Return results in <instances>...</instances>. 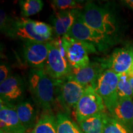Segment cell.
Wrapping results in <instances>:
<instances>
[{
	"mask_svg": "<svg viewBox=\"0 0 133 133\" xmlns=\"http://www.w3.org/2000/svg\"><path fill=\"white\" fill-rule=\"evenodd\" d=\"M27 86L36 105L43 112H52L56 102L54 79L44 69H32L28 74Z\"/></svg>",
	"mask_w": 133,
	"mask_h": 133,
	"instance_id": "6da1fadb",
	"label": "cell"
},
{
	"mask_svg": "<svg viewBox=\"0 0 133 133\" xmlns=\"http://www.w3.org/2000/svg\"><path fill=\"white\" fill-rule=\"evenodd\" d=\"M81 16L88 26L116 39L118 24L114 15L107 9L89 2L84 6Z\"/></svg>",
	"mask_w": 133,
	"mask_h": 133,
	"instance_id": "7a4b0ae2",
	"label": "cell"
},
{
	"mask_svg": "<svg viewBox=\"0 0 133 133\" xmlns=\"http://www.w3.org/2000/svg\"><path fill=\"white\" fill-rule=\"evenodd\" d=\"M70 37L95 46L97 51L104 52L115 44L116 39L99 32L88 26L81 16L79 11L74 25L67 34Z\"/></svg>",
	"mask_w": 133,
	"mask_h": 133,
	"instance_id": "3957f363",
	"label": "cell"
},
{
	"mask_svg": "<svg viewBox=\"0 0 133 133\" xmlns=\"http://www.w3.org/2000/svg\"><path fill=\"white\" fill-rule=\"evenodd\" d=\"M63 49L71 69H81L90 64L89 54L97 53L92 44L70 37L67 35L61 38Z\"/></svg>",
	"mask_w": 133,
	"mask_h": 133,
	"instance_id": "277c9868",
	"label": "cell"
},
{
	"mask_svg": "<svg viewBox=\"0 0 133 133\" xmlns=\"http://www.w3.org/2000/svg\"><path fill=\"white\" fill-rule=\"evenodd\" d=\"M54 85L56 99L65 114H70L71 110L75 109L86 87L67 76L61 79H54Z\"/></svg>",
	"mask_w": 133,
	"mask_h": 133,
	"instance_id": "5b68a950",
	"label": "cell"
},
{
	"mask_svg": "<svg viewBox=\"0 0 133 133\" xmlns=\"http://www.w3.org/2000/svg\"><path fill=\"white\" fill-rule=\"evenodd\" d=\"M49 53L44 70L54 79L65 77L70 73L71 68L68 62L63 49L62 40L53 39L48 42Z\"/></svg>",
	"mask_w": 133,
	"mask_h": 133,
	"instance_id": "8992f818",
	"label": "cell"
},
{
	"mask_svg": "<svg viewBox=\"0 0 133 133\" xmlns=\"http://www.w3.org/2000/svg\"><path fill=\"white\" fill-rule=\"evenodd\" d=\"M105 109L102 98L92 86H88L75 107V116L79 123L99 113L105 112Z\"/></svg>",
	"mask_w": 133,
	"mask_h": 133,
	"instance_id": "52a82bcc",
	"label": "cell"
},
{
	"mask_svg": "<svg viewBox=\"0 0 133 133\" xmlns=\"http://www.w3.org/2000/svg\"><path fill=\"white\" fill-rule=\"evenodd\" d=\"M119 74L110 70L102 71L96 83L94 90L104 101L106 109L110 110L118 100L117 89Z\"/></svg>",
	"mask_w": 133,
	"mask_h": 133,
	"instance_id": "ba28073f",
	"label": "cell"
},
{
	"mask_svg": "<svg viewBox=\"0 0 133 133\" xmlns=\"http://www.w3.org/2000/svg\"><path fill=\"white\" fill-rule=\"evenodd\" d=\"M25 90L26 85L22 78L17 74L11 75L0 84V101L14 105L22 101Z\"/></svg>",
	"mask_w": 133,
	"mask_h": 133,
	"instance_id": "9c48e42d",
	"label": "cell"
},
{
	"mask_svg": "<svg viewBox=\"0 0 133 133\" xmlns=\"http://www.w3.org/2000/svg\"><path fill=\"white\" fill-rule=\"evenodd\" d=\"M101 64L105 70H110L118 74H128L133 64L132 47L116 48Z\"/></svg>",
	"mask_w": 133,
	"mask_h": 133,
	"instance_id": "30bf717a",
	"label": "cell"
},
{
	"mask_svg": "<svg viewBox=\"0 0 133 133\" xmlns=\"http://www.w3.org/2000/svg\"><path fill=\"white\" fill-rule=\"evenodd\" d=\"M49 53L48 42L24 41L22 54L25 62L34 69H44Z\"/></svg>",
	"mask_w": 133,
	"mask_h": 133,
	"instance_id": "8fae6325",
	"label": "cell"
},
{
	"mask_svg": "<svg viewBox=\"0 0 133 133\" xmlns=\"http://www.w3.org/2000/svg\"><path fill=\"white\" fill-rule=\"evenodd\" d=\"M104 70L101 63L90 62L83 68L71 69L67 76L84 87L92 86L94 89L100 75Z\"/></svg>",
	"mask_w": 133,
	"mask_h": 133,
	"instance_id": "7c38bea8",
	"label": "cell"
},
{
	"mask_svg": "<svg viewBox=\"0 0 133 133\" xmlns=\"http://www.w3.org/2000/svg\"><path fill=\"white\" fill-rule=\"evenodd\" d=\"M0 128L6 133H27L17 114L16 106L1 101Z\"/></svg>",
	"mask_w": 133,
	"mask_h": 133,
	"instance_id": "4fadbf2b",
	"label": "cell"
},
{
	"mask_svg": "<svg viewBox=\"0 0 133 133\" xmlns=\"http://www.w3.org/2000/svg\"><path fill=\"white\" fill-rule=\"evenodd\" d=\"M10 38L24 41L47 43L44 38L36 34L34 30V21L26 17L16 19Z\"/></svg>",
	"mask_w": 133,
	"mask_h": 133,
	"instance_id": "5bb4252c",
	"label": "cell"
},
{
	"mask_svg": "<svg viewBox=\"0 0 133 133\" xmlns=\"http://www.w3.org/2000/svg\"><path fill=\"white\" fill-rule=\"evenodd\" d=\"M109 112L110 116L133 131V101L132 99H118Z\"/></svg>",
	"mask_w": 133,
	"mask_h": 133,
	"instance_id": "9a60e30c",
	"label": "cell"
},
{
	"mask_svg": "<svg viewBox=\"0 0 133 133\" xmlns=\"http://www.w3.org/2000/svg\"><path fill=\"white\" fill-rule=\"evenodd\" d=\"M79 10L56 11L51 17L55 33L59 36L68 34L79 12Z\"/></svg>",
	"mask_w": 133,
	"mask_h": 133,
	"instance_id": "2e32d148",
	"label": "cell"
},
{
	"mask_svg": "<svg viewBox=\"0 0 133 133\" xmlns=\"http://www.w3.org/2000/svg\"><path fill=\"white\" fill-rule=\"evenodd\" d=\"M16 110L26 132L30 133L38 120L37 112L33 102L29 100L21 101L16 105Z\"/></svg>",
	"mask_w": 133,
	"mask_h": 133,
	"instance_id": "e0dca14e",
	"label": "cell"
},
{
	"mask_svg": "<svg viewBox=\"0 0 133 133\" xmlns=\"http://www.w3.org/2000/svg\"><path fill=\"white\" fill-rule=\"evenodd\" d=\"M107 114L101 112L78 123L83 133H103Z\"/></svg>",
	"mask_w": 133,
	"mask_h": 133,
	"instance_id": "ac0fdd59",
	"label": "cell"
},
{
	"mask_svg": "<svg viewBox=\"0 0 133 133\" xmlns=\"http://www.w3.org/2000/svg\"><path fill=\"white\" fill-rule=\"evenodd\" d=\"M30 133H57L56 117L52 112H43Z\"/></svg>",
	"mask_w": 133,
	"mask_h": 133,
	"instance_id": "d6986e66",
	"label": "cell"
},
{
	"mask_svg": "<svg viewBox=\"0 0 133 133\" xmlns=\"http://www.w3.org/2000/svg\"><path fill=\"white\" fill-rule=\"evenodd\" d=\"M56 122L57 133H83L80 127L65 113H59L56 116Z\"/></svg>",
	"mask_w": 133,
	"mask_h": 133,
	"instance_id": "ffe728a7",
	"label": "cell"
},
{
	"mask_svg": "<svg viewBox=\"0 0 133 133\" xmlns=\"http://www.w3.org/2000/svg\"><path fill=\"white\" fill-rule=\"evenodd\" d=\"M22 16L25 17L33 16L43 9L44 3L41 0H23L19 1Z\"/></svg>",
	"mask_w": 133,
	"mask_h": 133,
	"instance_id": "44dd1931",
	"label": "cell"
},
{
	"mask_svg": "<svg viewBox=\"0 0 133 133\" xmlns=\"http://www.w3.org/2000/svg\"><path fill=\"white\" fill-rule=\"evenodd\" d=\"M103 133H133V131L107 114Z\"/></svg>",
	"mask_w": 133,
	"mask_h": 133,
	"instance_id": "7402d4cb",
	"label": "cell"
},
{
	"mask_svg": "<svg viewBox=\"0 0 133 133\" xmlns=\"http://www.w3.org/2000/svg\"><path fill=\"white\" fill-rule=\"evenodd\" d=\"M117 92L118 99H133V91L127 74H119Z\"/></svg>",
	"mask_w": 133,
	"mask_h": 133,
	"instance_id": "603a6c76",
	"label": "cell"
},
{
	"mask_svg": "<svg viewBox=\"0 0 133 133\" xmlns=\"http://www.w3.org/2000/svg\"><path fill=\"white\" fill-rule=\"evenodd\" d=\"M52 4L53 8L58 11L79 10L83 8L81 1L74 0H54L52 1Z\"/></svg>",
	"mask_w": 133,
	"mask_h": 133,
	"instance_id": "cb8c5ba5",
	"label": "cell"
},
{
	"mask_svg": "<svg viewBox=\"0 0 133 133\" xmlns=\"http://www.w3.org/2000/svg\"><path fill=\"white\" fill-rule=\"evenodd\" d=\"M15 20L1 9L0 11V30L1 32L10 37L14 28Z\"/></svg>",
	"mask_w": 133,
	"mask_h": 133,
	"instance_id": "d4e9b609",
	"label": "cell"
},
{
	"mask_svg": "<svg viewBox=\"0 0 133 133\" xmlns=\"http://www.w3.org/2000/svg\"><path fill=\"white\" fill-rule=\"evenodd\" d=\"M34 30L36 34L46 39L47 42L53 40L52 27L43 22L34 21Z\"/></svg>",
	"mask_w": 133,
	"mask_h": 133,
	"instance_id": "484cf974",
	"label": "cell"
},
{
	"mask_svg": "<svg viewBox=\"0 0 133 133\" xmlns=\"http://www.w3.org/2000/svg\"><path fill=\"white\" fill-rule=\"evenodd\" d=\"M11 75V69L9 66L8 64L1 62L0 65V83L4 82Z\"/></svg>",
	"mask_w": 133,
	"mask_h": 133,
	"instance_id": "4316f807",
	"label": "cell"
},
{
	"mask_svg": "<svg viewBox=\"0 0 133 133\" xmlns=\"http://www.w3.org/2000/svg\"><path fill=\"white\" fill-rule=\"evenodd\" d=\"M121 3L127 8L133 10V0H124L121 1Z\"/></svg>",
	"mask_w": 133,
	"mask_h": 133,
	"instance_id": "83f0119b",
	"label": "cell"
},
{
	"mask_svg": "<svg viewBox=\"0 0 133 133\" xmlns=\"http://www.w3.org/2000/svg\"><path fill=\"white\" fill-rule=\"evenodd\" d=\"M129 82H130L131 88H132V89L133 91V76H129Z\"/></svg>",
	"mask_w": 133,
	"mask_h": 133,
	"instance_id": "f1b7e54d",
	"label": "cell"
},
{
	"mask_svg": "<svg viewBox=\"0 0 133 133\" xmlns=\"http://www.w3.org/2000/svg\"><path fill=\"white\" fill-rule=\"evenodd\" d=\"M128 75L129 76H133V64H132V66H131L130 70H129V71L128 72Z\"/></svg>",
	"mask_w": 133,
	"mask_h": 133,
	"instance_id": "f546056e",
	"label": "cell"
},
{
	"mask_svg": "<svg viewBox=\"0 0 133 133\" xmlns=\"http://www.w3.org/2000/svg\"><path fill=\"white\" fill-rule=\"evenodd\" d=\"M0 133H6V132H4V131H3V130H1V131H0Z\"/></svg>",
	"mask_w": 133,
	"mask_h": 133,
	"instance_id": "4dcf8cb0",
	"label": "cell"
},
{
	"mask_svg": "<svg viewBox=\"0 0 133 133\" xmlns=\"http://www.w3.org/2000/svg\"><path fill=\"white\" fill-rule=\"evenodd\" d=\"M132 54H133V48H132Z\"/></svg>",
	"mask_w": 133,
	"mask_h": 133,
	"instance_id": "1f68e13d",
	"label": "cell"
}]
</instances>
